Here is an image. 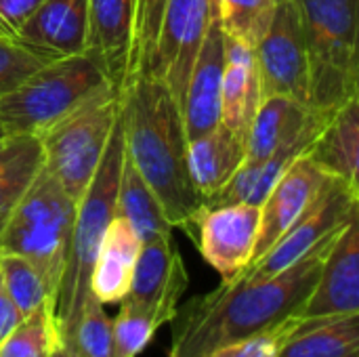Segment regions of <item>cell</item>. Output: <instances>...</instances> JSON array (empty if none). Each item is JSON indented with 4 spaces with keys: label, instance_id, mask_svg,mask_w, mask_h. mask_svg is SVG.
Here are the masks:
<instances>
[{
    "label": "cell",
    "instance_id": "36",
    "mask_svg": "<svg viewBox=\"0 0 359 357\" xmlns=\"http://www.w3.org/2000/svg\"><path fill=\"white\" fill-rule=\"evenodd\" d=\"M269 2H271V4L276 6V4H280V2H284V0H269Z\"/></svg>",
    "mask_w": 359,
    "mask_h": 357
},
{
    "label": "cell",
    "instance_id": "35",
    "mask_svg": "<svg viewBox=\"0 0 359 357\" xmlns=\"http://www.w3.org/2000/svg\"><path fill=\"white\" fill-rule=\"evenodd\" d=\"M50 357H82V356H80L76 349H72L69 345H65V343L57 341V345H55V349H53Z\"/></svg>",
    "mask_w": 359,
    "mask_h": 357
},
{
    "label": "cell",
    "instance_id": "20",
    "mask_svg": "<svg viewBox=\"0 0 359 357\" xmlns=\"http://www.w3.org/2000/svg\"><path fill=\"white\" fill-rule=\"evenodd\" d=\"M307 156L328 177L358 187L359 97L345 101L324 122L309 145Z\"/></svg>",
    "mask_w": 359,
    "mask_h": 357
},
{
    "label": "cell",
    "instance_id": "11",
    "mask_svg": "<svg viewBox=\"0 0 359 357\" xmlns=\"http://www.w3.org/2000/svg\"><path fill=\"white\" fill-rule=\"evenodd\" d=\"M187 284L189 276L170 234L141 244L124 299L145 309L160 326H164L175 320Z\"/></svg>",
    "mask_w": 359,
    "mask_h": 357
},
{
    "label": "cell",
    "instance_id": "34",
    "mask_svg": "<svg viewBox=\"0 0 359 357\" xmlns=\"http://www.w3.org/2000/svg\"><path fill=\"white\" fill-rule=\"evenodd\" d=\"M21 320H23V316L19 314V309L15 307V303L11 301V297L6 295V290L0 282V343L19 326Z\"/></svg>",
    "mask_w": 359,
    "mask_h": 357
},
{
    "label": "cell",
    "instance_id": "12",
    "mask_svg": "<svg viewBox=\"0 0 359 357\" xmlns=\"http://www.w3.org/2000/svg\"><path fill=\"white\" fill-rule=\"evenodd\" d=\"M261 206L229 204L204 208L196 221L200 252L223 280L238 278L252 261Z\"/></svg>",
    "mask_w": 359,
    "mask_h": 357
},
{
    "label": "cell",
    "instance_id": "25",
    "mask_svg": "<svg viewBox=\"0 0 359 357\" xmlns=\"http://www.w3.org/2000/svg\"><path fill=\"white\" fill-rule=\"evenodd\" d=\"M40 139L17 135L0 141V223L42 170Z\"/></svg>",
    "mask_w": 359,
    "mask_h": 357
},
{
    "label": "cell",
    "instance_id": "8",
    "mask_svg": "<svg viewBox=\"0 0 359 357\" xmlns=\"http://www.w3.org/2000/svg\"><path fill=\"white\" fill-rule=\"evenodd\" d=\"M120 114V93L107 90L38 135L44 170L78 204L107 147Z\"/></svg>",
    "mask_w": 359,
    "mask_h": 357
},
{
    "label": "cell",
    "instance_id": "21",
    "mask_svg": "<svg viewBox=\"0 0 359 357\" xmlns=\"http://www.w3.org/2000/svg\"><path fill=\"white\" fill-rule=\"evenodd\" d=\"M139 250L141 240L128 221L116 215L103 236L90 280V292L99 303L111 305L126 297Z\"/></svg>",
    "mask_w": 359,
    "mask_h": 357
},
{
    "label": "cell",
    "instance_id": "4",
    "mask_svg": "<svg viewBox=\"0 0 359 357\" xmlns=\"http://www.w3.org/2000/svg\"><path fill=\"white\" fill-rule=\"evenodd\" d=\"M114 88V82L93 55L57 57L0 99V128L4 139L17 135L38 137Z\"/></svg>",
    "mask_w": 359,
    "mask_h": 357
},
{
    "label": "cell",
    "instance_id": "29",
    "mask_svg": "<svg viewBox=\"0 0 359 357\" xmlns=\"http://www.w3.org/2000/svg\"><path fill=\"white\" fill-rule=\"evenodd\" d=\"M122 307L111 320L114 328V357H137L151 341L160 324L135 303L122 299Z\"/></svg>",
    "mask_w": 359,
    "mask_h": 357
},
{
    "label": "cell",
    "instance_id": "1",
    "mask_svg": "<svg viewBox=\"0 0 359 357\" xmlns=\"http://www.w3.org/2000/svg\"><path fill=\"white\" fill-rule=\"evenodd\" d=\"M337 234L269 280H223L212 292L191 299L172 320L168 357H206L301 316Z\"/></svg>",
    "mask_w": 359,
    "mask_h": 357
},
{
    "label": "cell",
    "instance_id": "10",
    "mask_svg": "<svg viewBox=\"0 0 359 357\" xmlns=\"http://www.w3.org/2000/svg\"><path fill=\"white\" fill-rule=\"evenodd\" d=\"M255 69L259 101L282 95L309 107V63L294 0L276 4L271 21L255 46Z\"/></svg>",
    "mask_w": 359,
    "mask_h": 357
},
{
    "label": "cell",
    "instance_id": "18",
    "mask_svg": "<svg viewBox=\"0 0 359 357\" xmlns=\"http://www.w3.org/2000/svg\"><path fill=\"white\" fill-rule=\"evenodd\" d=\"M324 120L328 118L311 112L290 97L273 95L259 101L246 135V160H267L271 154L299 139L309 126Z\"/></svg>",
    "mask_w": 359,
    "mask_h": 357
},
{
    "label": "cell",
    "instance_id": "17",
    "mask_svg": "<svg viewBox=\"0 0 359 357\" xmlns=\"http://www.w3.org/2000/svg\"><path fill=\"white\" fill-rule=\"evenodd\" d=\"M15 40L50 57L86 53L88 0H44Z\"/></svg>",
    "mask_w": 359,
    "mask_h": 357
},
{
    "label": "cell",
    "instance_id": "31",
    "mask_svg": "<svg viewBox=\"0 0 359 357\" xmlns=\"http://www.w3.org/2000/svg\"><path fill=\"white\" fill-rule=\"evenodd\" d=\"M303 320V316H292L261 335L219 347L206 357H278L282 347L299 332Z\"/></svg>",
    "mask_w": 359,
    "mask_h": 357
},
{
    "label": "cell",
    "instance_id": "3",
    "mask_svg": "<svg viewBox=\"0 0 359 357\" xmlns=\"http://www.w3.org/2000/svg\"><path fill=\"white\" fill-rule=\"evenodd\" d=\"M122 158H124V128H122V116L118 114L107 147L97 166V173L93 175L84 196L76 204V217L69 234L65 265L55 295L53 311H55L57 337L65 345L72 343L84 305L93 297L90 280H93L95 261L103 236L111 219L116 217V196H118Z\"/></svg>",
    "mask_w": 359,
    "mask_h": 357
},
{
    "label": "cell",
    "instance_id": "9",
    "mask_svg": "<svg viewBox=\"0 0 359 357\" xmlns=\"http://www.w3.org/2000/svg\"><path fill=\"white\" fill-rule=\"evenodd\" d=\"M355 215H359V187L341 179H330L309 208L284 231V236L238 278L259 282L282 274L326 238L343 229Z\"/></svg>",
    "mask_w": 359,
    "mask_h": 357
},
{
    "label": "cell",
    "instance_id": "7",
    "mask_svg": "<svg viewBox=\"0 0 359 357\" xmlns=\"http://www.w3.org/2000/svg\"><path fill=\"white\" fill-rule=\"evenodd\" d=\"M212 15V0H139L137 74L162 80L179 107Z\"/></svg>",
    "mask_w": 359,
    "mask_h": 357
},
{
    "label": "cell",
    "instance_id": "32",
    "mask_svg": "<svg viewBox=\"0 0 359 357\" xmlns=\"http://www.w3.org/2000/svg\"><path fill=\"white\" fill-rule=\"evenodd\" d=\"M57 57L34 50L17 40L0 36V99L17 88L29 74Z\"/></svg>",
    "mask_w": 359,
    "mask_h": 357
},
{
    "label": "cell",
    "instance_id": "16",
    "mask_svg": "<svg viewBox=\"0 0 359 357\" xmlns=\"http://www.w3.org/2000/svg\"><path fill=\"white\" fill-rule=\"evenodd\" d=\"M330 179L332 177H328L313 164L307 151L301 154L282 173V177L276 181L261 204V223L252 261L263 257L284 236V231L309 208V204L320 196Z\"/></svg>",
    "mask_w": 359,
    "mask_h": 357
},
{
    "label": "cell",
    "instance_id": "28",
    "mask_svg": "<svg viewBox=\"0 0 359 357\" xmlns=\"http://www.w3.org/2000/svg\"><path fill=\"white\" fill-rule=\"evenodd\" d=\"M53 305L25 316L19 326L0 343V357H50L57 345Z\"/></svg>",
    "mask_w": 359,
    "mask_h": 357
},
{
    "label": "cell",
    "instance_id": "23",
    "mask_svg": "<svg viewBox=\"0 0 359 357\" xmlns=\"http://www.w3.org/2000/svg\"><path fill=\"white\" fill-rule=\"evenodd\" d=\"M116 215L128 221L137 238L143 242L170 236L172 225L151 187L143 181L139 170L128 160L126 151L122 158V170L116 196Z\"/></svg>",
    "mask_w": 359,
    "mask_h": 357
},
{
    "label": "cell",
    "instance_id": "13",
    "mask_svg": "<svg viewBox=\"0 0 359 357\" xmlns=\"http://www.w3.org/2000/svg\"><path fill=\"white\" fill-rule=\"evenodd\" d=\"M139 0H88V42L93 55L120 90L137 76Z\"/></svg>",
    "mask_w": 359,
    "mask_h": 357
},
{
    "label": "cell",
    "instance_id": "27",
    "mask_svg": "<svg viewBox=\"0 0 359 357\" xmlns=\"http://www.w3.org/2000/svg\"><path fill=\"white\" fill-rule=\"evenodd\" d=\"M273 8L276 6L269 0H212L215 17L225 36L250 48L263 38Z\"/></svg>",
    "mask_w": 359,
    "mask_h": 357
},
{
    "label": "cell",
    "instance_id": "38",
    "mask_svg": "<svg viewBox=\"0 0 359 357\" xmlns=\"http://www.w3.org/2000/svg\"><path fill=\"white\" fill-rule=\"evenodd\" d=\"M4 139V133H2V128H0V141Z\"/></svg>",
    "mask_w": 359,
    "mask_h": 357
},
{
    "label": "cell",
    "instance_id": "5",
    "mask_svg": "<svg viewBox=\"0 0 359 357\" xmlns=\"http://www.w3.org/2000/svg\"><path fill=\"white\" fill-rule=\"evenodd\" d=\"M309 63V109L330 118L358 97L359 0H294Z\"/></svg>",
    "mask_w": 359,
    "mask_h": 357
},
{
    "label": "cell",
    "instance_id": "30",
    "mask_svg": "<svg viewBox=\"0 0 359 357\" xmlns=\"http://www.w3.org/2000/svg\"><path fill=\"white\" fill-rule=\"evenodd\" d=\"M103 307V303L90 297L78 320L69 347L82 357H114V328Z\"/></svg>",
    "mask_w": 359,
    "mask_h": 357
},
{
    "label": "cell",
    "instance_id": "22",
    "mask_svg": "<svg viewBox=\"0 0 359 357\" xmlns=\"http://www.w3.org/2000/svg\"><path fill=\"white\" fill-rule=\"evenodd\" d=\"M257 107L259 86L255 69V48L227 38L221 88V124L246 137Z\"/></svg>",
    "mask_w": 359,
    "mask_h": 357
},
{
    "label": "cell",
    "instance_id": "33",
    "mask_svg": "<svg viewBox=\"0 0 359 357\" xmlns=\"http://www.w3.org/2000/svg\"><path fill=\"white\" fill-rule=\"evenodd\" d=\"M44 0H0V36L15 40L27 17Z\"/></svg>",
    "mask_w": 359,
    "mask_h": 357
},
{
    "label": "cell",
    "instance_id": "24",
    "mask_svg": "<svg viewBox=\"0 0 359 357\" xmlns=\"http://www.w3.org/2000/svg\"><path fill=\"white\" fill-rule=\"evenodd\" d=\"M359 351V314L305 318L278 357H347Z\"/></svg>",
    "mask_w": 359,
    "mask_h": 357
},
{
    "label": "cell",
    "instance_id": "6",
    "mask_svg": "<svg viewBox=\"0 0 359 357\" xmlns=\"http://www.w3.org/2000/svg\"><path fill=\"white\" fill-rule=\"evenodd\" d=\"M74 217L76 202L42 166L0 223V252L29 261L57 295Z\"/></svg>",
    "mask_w": 359,
    "mask_h": 357
},
{
    "label": "cell",
    "instance_id": "26",
    "mask_svg": "<svg viewBox=\"0 0 359 357\" xmlns=\"http://www.w3.org/2000/svg\"><path fill=\"white\" fill-rule=\"evenodd\" d=\"M0 282L23 318L44 305L55 307V295L46 280L23 257L0 252Z\"/></svg>",
    "mask_w": 359,
    "mask_h": 357
},
{
    "label": "cell",
    "instance_id": "14",
    "mask_svg": "<svg viewBox=\"0 0 359 357\" xmlns=\"http://www.w3.org/2000/svg\"><path fill=\"white\" fill-rule=\"evenodd\" d=\"M227 36L212 15L208 29L191 65L185 93L181 99V122L185 139H198L221 124V88L225 72Z\"/></svg>",
    "mask_w": 359,
    "mask_h": 357
},
{
    "label": "cell",
    "instance_id": "19",
    "mask_svg": "<svg viewBox=\"0 0 359 357\" xmlns=\"http://www.w3.org/2000/svg\"><path fill=\"white\" fill-rule=\"evenodd\" d=\"M244 160L246 137L225 124H219L206 135L187 141V170L202 206L231 179Z\"/></svg>",
    "mask_w": 359,
    "mask_h": 357
},
{
    "label": "cell",
    "instance_id": "15",
    "mask_svg": "<svg viewBox=\"0 0 359 357\" xmlns=\"http://www.w3.org/2000/svg\"><path fill=\"white\" fill-rule=\"evenodd\" d=\"M351 314H359V215L337 234L301 311L303 318Z\"/></svg>",
    "mask_w": 359,
    "mask_h": 357
},
{
    "label": "cell",
    "instance_id": "2",
    "mask_svg": "<svg viewBox=\"0 0 359 357\" xmlns=\"http://www.w3.org/2000/svg\"><path fill=\"white\" fill-rule=\"evenodd\" d=\"M124 151L158 196L172 227H196L202 200L187 170V139L181 112L168 86L137 74L120 90Z\"/></svg>",
    "mask_w": 359,
    "mask_h": 357
},
{
    "label": "cell",
    "instance_id": "37",
    "mask_svg": "<svg viewBox=\"0 0 359 357\" xmlns=\"http://www.w3.org/2000/svg\"><path fill=\"white\" fill-rule=\"evenodd\" d=\"M347 357H359V351H355V353H351V356H347Z\"/></svg>",
    "mask_w": 359,
    "mask_h": 357
}]
</instances>
